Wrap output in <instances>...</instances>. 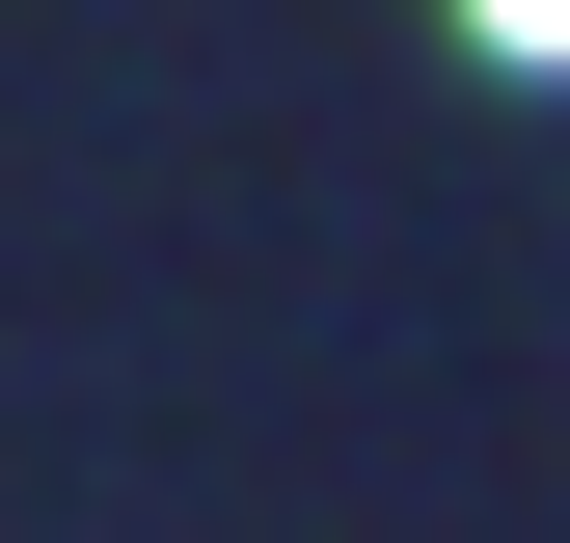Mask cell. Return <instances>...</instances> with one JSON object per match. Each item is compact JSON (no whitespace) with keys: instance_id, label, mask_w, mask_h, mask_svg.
Returning a JSON list of instances; mask_svg holds the SVG:
<instances>
[{"instance_id":"cell-1","label":"cell","mask_w":570,"mask_h":543,"mask_svg":"<svg viewBox=\"0 0 570 543\" xmlns=\"http://www.w3.org/2000/svg\"><path fill=\"white\" fill-rule=\"evenodd\" d=\"M462 28H489V55H570V0H462Z\"/></svg>"}]
</instances>
